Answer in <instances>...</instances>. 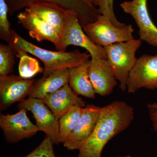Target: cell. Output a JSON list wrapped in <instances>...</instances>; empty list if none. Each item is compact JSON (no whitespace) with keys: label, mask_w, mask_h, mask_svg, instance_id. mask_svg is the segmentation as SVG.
I'll return each instance as SVG.
<instances>
[{"label":"cell","mask_w":157,"mask_h":157,"mask_svg":"<svg viewBox=\"0 0 157 157\" xmlns=\"http://www.w3.org/2000/svg\"><path fill=\"white\" fill-rule=\"evenodd\" d=\"M134 109L124 101H115L101 107L95 128L79 150L78 157H101L107 143L130 126Z\"/></svg>","instance_id":"obj_1"},{"label":"cell","mask_w":157,"mask_h":157,"mask_svg":"<svg viewBox=\"0 0 157 157\" xmlns=\"http://www.w3.org/2000/svg\"><path fill=\"white\" fill-rule=\"evenodd\" d=\"M13 50H23L42 61L44 64L43 76H47L55 70L74 67L89 59L90 55L78 50L70 52L52 51L40 48L25 40L11 29V36L8 43Z\"/></svg>","instance_id":"obj_2"},{"label":"cell","mask_w":157,"mask_h":157,"mask_svg":"<svg viewBox=\"0 0 157 157\" xmlns=\"http://www.w3.org/2000/svg\"><path fill=\"white\" fill-rule=\"evenodd\" d=\"M142 42L140 39H133L104 47L109 68L122 91L127 90L129 74L137 63L136 53Z\"/></svg>","instance_id":"obj_3"},{"label":"cell","mask_w":157,"mask_h":157,"mask_svg":"<svg viewBox=\"0 0 157 157\" xmlns=\"http://www.w3.org/2000/svg\"><path fill=\"white\" fill-rule=\"evenodd\" d=\"M70 45L79 46L89 52L92 59H107L104 47L93 43L82 29L78 17L73 11H67L61 33L59 51L65 52Z\"/></svg>","instance_id":"obj_4"},{"label":"cell","mask_w":157,"mask_h":157,"mask_svg":"<svg viewBox=\"0 0 157 157\" xmlns=\"http://www.w3.org/2000/svg\"><path fill=\"white\" fill-rule=\"evenodd\" d=\"M82 28L93 43L103 47L134 39L133 33L135 30L132 25L117 27L108 17L103 15L99 16L94 22L82 26Z\"/></svg>","instance_id":"obj_5"},{"label":"cell","mask_w":157,"mask_h":157,"mask_svg":"<svg viewBox=\"0 0 157 157\" xmlns=\"http://www.w3.org/2000/svg\"><path fill=\"white\" fill-rule=\"evenodd\" d=\"M9 7V13L13 15L17 11L36 2H48L56 4L66 11L75 13L82 26L97 20L102 15L94 5L85 0H6Z\"/></svg>","instance_id":"obj_6"},{"label":"cell","mask_w":157,"mask_h":157,"mask_svg":"<svg viewBox=\"0 0 157 157\" xmlns=\"http://www.w3.org/2000/svg\"><path fill=\"white\" fill-rule=\"evenodd\" d=\"M157 89V54H144L137 59L129 74L127 91L135 94L141 88Z\"/></svg>","instance_id":"obj_7"},{"label":"cell","mask_w":157,"mask_h":157,"mask_svg":"<svg viewBox=\"0 0 157 157\" xmlns=\"http://www.w3.org/2000/svg\"><path fill=\"white\" fill-rule=\"evenodd\" d=\"M19 109L25 108L33 113L39 131L45 133L54 144L60 143L59 120L42 100L29 98L19 102Z\"/></svg>","instance_id":"obj_8"},{"label":"cell","mask_w":157,"mask_h":157,"mask_svg":"<svg viewBox=\"0 0 157 157\" xmlns=\"http://www.w3.org/2000/svg\"><path fill=\"white\" fill-rule=\"evenodd\" d=\"M124 12L130 14L139 29L140 39L148 45L157 47V27L149 13L147 0H132L121 3Z\"/></svg>","instance_id":"obj_9"},{"label":"cell","mask_w":157,"mask_h":157,"mask_svg":"<svg viewBox=\"0 0 157 157\" xmlns=\"http://www.w3.org/2000/svg\"><path fill=\"white\" fill-rule=\"evenodd\" d=\"M26 109L21 108L15 114L0 115V127L6 141L14 143L33 136L39 131L36 125L30 120Z\"/></svg>","instance_id":"obj_10"},{"label":"cell","mask_w":157,"mask_h":157,"mask_svg":"<svg viewBox=\"0 0 157 157\" xmlns=\"http://www.w3.org/2000/svg\"><path fill=\"white\" fill-rule=\"evenodd\" d=\"M36 80L14 75L0 76V109L4 110L28 96Z\"/></svg>","instance_id":"obj_11"},{"label":"cell","mask_w":157,"mask_h":157,"mask_svg":"<svg viewBox=\"0 0 157 157\" xmlns=\"http://www.w3.org/2000/svg\"><path fill=\"white\" fill-rule=\"evenodd\" d=\"M101 109L94 104H88L83 108L80 120L63 143L65 147L69 150L80 149L95 128Z\"/></svg>","instance_id":"obj_12"},{"label":"cell","mask_w":157,"mask_h":157,"mask_svg":"<svg viewBox=\"0 0 157 157\" xmlns=\"http://www.w3.org/2000/svg\"><path fill=\"white\" fill-rule=\"evenodd\" d=\"M18 23L28 30L29 35L38 42L47 40L52 42L59 51L60 47V36L55 30L41 18L25 11L17 15Z\"/></svg>","instance_id":"obj_13"},{"label":"cell","mask_w":157,"mask_h":157,"mask_svg":"<svg viewBox=\"0 0 157 157\" xmlns=\"http://www.w3.org/2000/svg\"><path fill=\"white\" fill-rule=\"evenodd\" d=\"M89 73L95 92L102 97L111 94L117 84L107 59L90 60Z\"/></svg>","instance_id":"obj_14"},{"label":"cell","mask_w":157,"mask_h":157,"mask_svg":"<svg viewBox=\"0 0 157 157\" xmlns=\"http://www.w3.org/2000/svg\"><path fill=\"white\" fill-rule=\"evenodd\" d=\"M42 100L58 120L73 106L84 108L86 106L85 102L74 92L69 83Z\"/></svg>","instance_id":"obj_15"},{"label":"cell","mask_w":157,"mask_h":157,"mask_svg":"<svg viewBox=\"0 0 157 157\" xmlns=\"http://www.w3.org/2000/svg\"><path fill=\"white\" fill-rule=\"evenodd\" d=\"M69 71L67 68L55 70L47 76L35 82L28 98L42 100L69 83Z\"/></svg>","instance_id":"obj_16"},{"label":"cell","mask_w":157,"mask_h":157,"mask_svg":"<svg viewBox=\"0 0 157 157\" xmlns=\"http://www.w3.org/2000/svg\"><path fill=\"white\" fill-rule=\"evenodd\" d=\"M25 11L35 14L47 22L60 36L67 11L56 4L43 2L31 4L25 8Z\"/></svg>","instance_id":"obj_17"},{"label":"cell","mask_w":157,"mask_h":157,"mask_svg":"<svg viewBox=\"0 0 157 157\" xmlns=\"http://www.w3.org/2000/svg\"><path fill=\"white\" fill-rule=\"evenodd\" d=\"M90 60L74 67L69 68V83L70 87L78 95L90 99H94L95 94L90 80L89 68Z\"/></svg>","instance_id":"obj_18"},{"label":"cell","mask_w":157,"mask_h":157,"mask_svg":"<svg viewBox=\"0 0 157 157\" xmlns=\"http://www.w3.org/2000/svg\"><path fill=\"white\" fill-rule=\"evenodd\" d=\"M83 109L73 106L59 119L60 143H64L73 132L81 118Z\"/></svg>","instance_id":"obj_19"},{"label":"cell","mask_w":157,"mask_h":157,"mask_svg":"<svg viewBox=\"0 0 157 157\" xmlns=\"http://www.w3.org/2000/svg\"><path fill=\"white\" fill-rule=\"evenodd\" d=\"M14 52L15 56L20 59L18 72L21 77L30 79L38 73H43L44 69L36 59L29 56L25 51L19 49Z\"/></svg>","instance_id":"obj_20"},{"label":"cell","mask_w":157,"mask_h":157,"mask_svg":"<svg viewBox=\"0 0 157 157\" xmlns=\"http://www.w3.org/2000/svg\"><path fill=\"white\" fill-rule=\"evenodd\" d=\"M15 53L9 44H0V76L9 75L13 71Z\"/></svg>","instance_id":"obj_21"},{"label":"cell","mask_w":157,"mask_h":157,"mask_svg":"<svg viewBox=\"0 0 157 157\" xmlns=\"http://www.w3.org/2000/svg\"><path fill=\"white\" fill-rule=\"evenodd\" d=\"M93 5L102 15L108 17L116 26L122 28L126 25L119 21L113 10V0H94Z\"/></svg>","instance_id":"obj_22"},{"label":"cell","mask_w":157,"mask_h":157,"mask_svg":"<svg viewBox=\"0 0 157 157\" xmlns=\"http://www.w3.org/2000/svg\"><path fill=\"white\" fill-rule=\"evenodd\" d=\"M9 7L6 0H0V38L9 43L11 36L10 23L8 18Z\"/></svg>","instance_id":"obj_23"},{"label":"cell","mask_w":157,"mask_h":157,"mask_svg":"<svg viewBox=\"0 0 157 157\" xmlns=\"http://www.w3.org/2000/svg\"><path fill=\"white\" fill-rule=\"evenodd\" d=\"M53 144L50 137L46 136L39 146L23 157H56L54 152Z\"/></svg>","instance_id":"obj_24"},{"label":"cell","mask_w":157,"mask_h":157,"mask_svg":"<svg viewBox=\"0 0 157 157\" xmlns=\"http://www.w3.org/2000/svg\"><path fill=\"white\" fill-rule=\"evenodd\" d=\"M150 118L154 132H157V103H149L147 105Z\"/></svg>","instance_id":"obj_25"},{"label":"cell","mask_w":157,"mask_h":157,"mask_svg":"<svg viewBox=\"0 0 157 157\" xmlns=\"http://www.w3.org/2000/svg\"><path fill=\"white\" fill-rule=\"evenodd\" d=\"M85 1H86L87 2L89 3V4H91V5H93L94 1V0H85Z\"/></svg>","instance_id":"obj_26"},{"label":"cell","mask_w":157,"mask_h":157,"mask_svg":"<svg viewBox=\"0 0 157 157\" xmlns=\"http://www.w3.org/2000/svg\"><path fill=\"white\" fill-rule=\"evenodd\" d=\"M116 157H132L130 155H126V156H117Z\"/></svg>","instance_id":"obj_27"}]
</instances>
